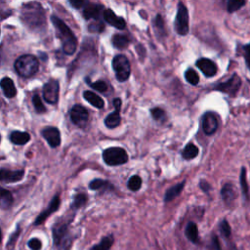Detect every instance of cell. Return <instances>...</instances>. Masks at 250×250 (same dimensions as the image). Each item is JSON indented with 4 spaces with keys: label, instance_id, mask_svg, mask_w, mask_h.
I'll use <instances>...</instances> for the list:
<instances>
[{
    "label": "cell",
    "instance_id": "obj_3",
    "mask_svg": "<svg viewBox=\"0 0 250 250\" xmlns=\"http://www.w3.org/2000/svg\"><path fill=\"white\" fill-rule=\"evenodd\" d=\"M15 68L21 76L30 77L38 71L39 62L32 55H22L15 62Z\"/></svg>",
    "mask_w": 250,
    "mask_h": 250
},
{
    "label": "cell",
    "instance_id": "obj_44",
    "mask_svg": "<svg viewBox=\"0 0 250 250\" xmlns=\"http://www.w3.org/2000/svg\"><path fill=\"white\" fill-rule=\"evenodd\" d=\"M69 3L75 9H80V8H84V6L87 4V1H83V0H70Z\"/></svg>",
    "mask_w": 250,
    "mask_h": 250
},
{
    "label": "cell",
    "instance_id": "obj_1",
    "mask_svg": "<svg viewBox=\"0 0 250 250\" xmlns=\"http://www.w3.org/2000/svg\"><path fill=\"white\" fill-rule=\"evenodd\" d=\"M51 21L57 30V35L60 38L62 50L66 55H72L77 47V40L70 28L58 17L52 16Z\"/></svg>",
    "mask_w": 250,
    "mask_h": 250
},
{
    "label": "cell",
    "instance_id": "obj_38",
    "mask_svg": "<svg viewBox=\"0 0 250 250\" xmlns=\"http://www.w3.org/2000/svg\"><path fill=\"white\" fill-rule=\"evenodd\" d=\"M88 83L93 89H95L96 91H98L100 93H104L107 90V84L103 80H99V81H96V82L88 81Z\"/></svg>",
    "mask_w": 250,
    "mask_h": 250
},
{
    "label": "cell",
    "instance_id": "obj_30",
    "mask_svg": "<svg viewBox=\"0 0 250 250\" xmlns=\"http://www.w3.org/2000/svg\"><path fill=\"white\" fill-rule=\"evenodd\" d=\"M239 183H240V188L242 190V193L244 197L248 200L249 199V187L247 183V170L245 167H241L240 170V175H239Z\"/></svg>",
    "mask_w": 250,
    "mask_h": 250
},
{
    "label": "cell",
    "instance_id": "obj_23",
    "mask_svg": "<svg viewBox=\"0 0 250 250\" xmlns=\"http://www.w3.org/2000/svg\"><path fill=\"white\" fill-rule=\"evenodd\" d=\"M83 97L84 99L89 103L91 104L93 106L97 107V108H103L104 105V100L97 94H95L94 92L92 91H85L83 93Z\"/></svg>",
    "mask_w": 250,
    "mask_h": 250
},
{
    "label": "cell",
    "instance_id": "obj_7",
    "mask_svg": "<svg viewBox=\"0 0 250 250\" xmlns=\"http://www.w3.org/2000/svg\"><path fill=\"white\" fill-rule=\"evenodd\" d=\"M188 21H189V17H188V8L183 2H179L177 7L176 19L174 22L175 31L181 36L187 35L189 31Z\"/></svg>",
    "mask_w": 250,
    "mask_h": 250
},
{
    "label": "cell",
    "instance_id": "obj_9",
    "mask_svg": "<svg viewBox=\"0 0 250 250\" xmlns=\"http://www.w3.org/2000/svg\"><path fill=\"white\" fill-rule=\"evenodd\" d=\"M70 119L76 126L80 128L85 127L89 119L88 110L80 104H75L70 109Z\"/></svg>",
    "mask_w": 250,
    "mask_h": 250
},
{
    "label": "cell",
    "instance_id": "obj_22",
    "mask_svg": "<svg viewBox=\"0 0 250 250\" xmlns=\"http://www.w3.org/2000/svg\"><path fill=\"white\" fill-rule=\"evenodd\" d=\"M185 233L187 238L192 242V243H198L199 242V233H198V228L195 223L189 222L185 229Z\"/></svg>",
    "mask_w": 250,
    "mask_h": 250
},
{
    "label": "cell",
    "instance_id": "obj_20",
    "mask_svg": "<svg viewBox=\"0 0 250 250\" xmlns=\"http://www.w3.org/2000/svg\"><path fill=\"white\" fill-rule=\"evenodd\" d=\"M185 185H186V181H183V182L171 187L170 188H168L164 195V202H170L173 199H175L177 196H179L181 194V192L183 191Z\"/></svg>",
    "mask_w": 250,
    "mask_h": 250
},
{
    "label": "cell",
    "instance_id": "obj_15",
    "mask_svg": "<svg viewBox=\"0 0 250 250\" xmlns=\"http://www.w3.org/2000/svg\"><path fill=\"white\" fill-rule=\"evenodd\" d=\"M42 136L52 147H57L61 144V135L57 128L46 127L42 130Z\"/></svg>",
    "mask_w": 250,
    "mask_h": 250
},
{
    "label": "cell",
    "instance_id": "obj_40",
    "mask_svg": "<svg viewBox=\"0 0 250 250\" xmlns=\"http://www.w3.org/2000/svg\"><path fill=\"white\" fill-rule=\"evenodd\" d=\"M104 24L100 20L99 21H95L94 22L90 23L89 26H88L89 31H91V32H98V33L102 32L104 30Z\"/></svg>",
    "mask_w": 250,
    "mask_h": 250
},
{
    "label": "cell",
    "instance_id": "obj_18",
    "mask_svg": "<svg viewBox=\"0 0 250 250\" xmlns=\"http://www.w3.org/2000/svg\"><path fill=\"white\" fill-rule=\"evenodd\" d=\"M59 205H60V199H59V196H55V197L52 199V201L50 202L49 207H48L44 212H42V213L37 217V219H36V220H35V222H34V225L42 224V223L47 219V217H48L49 215H51L53 212H55V211L58 209Z\"/></svg>",
    "mask_w": 250,
    "mask_h": 250
},
{
    "label": "cell",
    "instance_id": "obj_13",
    "mask_svg": "<svg viewBox=\"0 0 250 250\" xmlns=\"http://www.w3.org/2000/svg\"><path fill=\"white\" fill-rule=\"evenodd\" d=\"M103 18L105 22H107L109 25L122 30L126 27V21L122 17H118L112 10L110 9H104Z\"/></svg>",
    "mask_w": 250,
    "mask_h": 250
},
{
    "label": "cell",
    "instance_id": "obj_29",
    "mask_svg": "<svg viewBox=\"0 0 250 250\" xmlns=\"http://www.w3.org/2000/svg\"><path fill=\"white\" fill-rule=\"evenodd\" d=\"M113 242H114V237L112 234H109V235L104 236L102 240L98 244H95L90 250H109Z\"/></svg>",
    "mask_w": 250,
    "mask_h": 250
},
{
    "label": "cell",
    "instance_id": "obj_26",
    "mask_svg": "<svg viewBox=\"0 0 250 250\" xmlns=\"http://www.w3.org/2000/svg\"><path fill=\"white\" fill-rule=\"evenodd\" d=\"M30 139V136L26 132H21V131H14L10 135V140L13 144L15 145H24L26 144Z\"/></svg>",
    "mask_w": 250,
    "mask_h": 250
},
{
    "label": "cell",
    "instance_id": "obj_45",
    "mask_svg": "<svg viewBox=\"0 0 250 250\" xmlns=\"http://www.w3.org/2000/svg\"><path fill=\"white\" fill-rule=\"evenodd\" d=\"M212 246H213L214 250H222V247H221V244H220V241H219L217 235L212 236Z\"/></svg>",
    "mask_w": 250,
    "mask_h": 250
},
{
    "label": "cell",
    "instance_id": "obj_35",
    "mask_svg": "<svg viewBox=\"0 0 250 250\" xmlns=\"http://www.w3.org/2000/svg\"><path fill=\"white\" fill-rule=\"evenodd\" d=\"M150 114H151V117L155 121L163 122V121L166 120V112L161 107H152V108H150Z\"/></svg>",
    "mask_w": 250,
    "mask_h": 250
},
{
    "label": "cell",
    "instance_id": "obj_43",
    "mask_svg": "<svg viewBox=\"0 0 250 250\" xmlns=\"http://www.w3.org/2000/svg\"><path fill=\"white\" fill-rule=\"evenodd\" d=\"M199 188H200V189L203 191V192H205V193H209V191L211 190V185L206 181V180H201L200 182H199Z\"/></svg>",
    "mask_w": 250,
    "mask_h": 250
},
{
    "label": "cell",
    "instance_id": "obj_6",
    "mask_svg": "<svg viewBox=\"0 0 250 250\" xmlns=\"http://www.w3.org/2000/svg\"><path fill=\"white\" fill-rule=\"evenodd\" d=\"M111 64L115 77L119 82H125L129 79L131 74V64L125 55H116L113 58Z\"/></svg>",
    "mask_w": 250,
    "mask_h": 250
},
{
    "label": "cell",
    "instance_id": "obj_27",
    "mask_svg": "<svg viewBox=\"0 0 250 250\" xmlns=\"http://www.w3.org/2000/svg\"><path fill=\"white\" fill-rule=\"evenodd\" d=\"M111 43H112V45H113L116 49L122 50V49H125V48L129 45L130 40H129V38H128L126 35L117 33V34H114V35L111 37Z\"/></svg>",
    "mask_w": 250,
    "mask_h": 250
},
{
    "label": "cell",
    "instance_id": "obj_39",
    "mask_svg": "<svg viewBox=\"0 0 250 250\" xmlns=\"http://www.w3.org/2000/svg\"><path fill=\"white\" fill-rule=\"evenodd\" d=\"M32 103H33V105H34V107H35V109H36V111L38 113L45 112V110H46L45 106H44L43 103L41 102V99H40V97L38 95H34L32 97Z\"/></svg>",
    "mask_w": 250,
    "mask_h": 250
},
{
    "label": "cell",
    "instance_id": "obj_16",
    "mask_svg": "<svg viewBox=\"0 0 250 250\" xmlns=\"http://www.w3.org/2000/svg\"><path fill=\"white\" fill-rule=\"evenodd\" d=\"M23 177V170H8L0 169V182L15 183Z\"/></svg>",
    "mask_w": 250,
    "mask_h": 250
},
{
    "label": "cell",
    "instance_id": "obj_42",
    "mask_svg": "<svg viewBox=\"0 0 250 250\" xmlns=\"http://www.w3.org/2000/svg\"><path fill=\"white\" fill-rule=\"evenodd\" d=\"M28 246L32 250H40L41 249V241L37 238H32L28 241Z\"/></svg>",
    "mask_w": 250,
    "mask_h": 250
},
{
    "label": "cell",
    "instance_id": "obj_47",
    "mask_svg": "<svg viewBox=\"0 0 250 250\" xmlns=\"http://www.w3.org/2000/svg\"><path fill=\"white\" fill-rule=\"evenodd\" d=\"M0 241H1V230H0Z\"/></svg>",
    "mask_w": 250,
    "mask_h": 250
},
{
    "label": "cell",
    "instance_id": "obj_36",
    "mask_svg": "<svg viewBox=\"0 0 250 250\" xmlns=\"http://www.w3.org/2000/svg\"><path fill=\"white\" fill-rule=\"evenodd\" d=\"M219 229L225 238H229V236L231 235V228L226 219L222 220L219 224Z\"/></svg>",
    "mask_w": 250,
    "mask_h": 250
},
{
    "label": "cell",
    "instance_id": "obj_8",
    "mask_svg": "<svg viewBox=\"0 0 250 250\" xmlns=\"http://www.w3.org/2000/svg\"><path fill=\"white\" fill-rule=\"evenodd\" d=\"M241 86V78L236 73H233L228 80L220 82L214 86V90L223 92L229 97H234Z\"/></svg>",
    "mask_w": 250,
    "mask_h": 250
},
{
    "label": "cell",
    "instance_id": "obj_17",
    "mask_svg": "<svg viewBox=\"0 0 250 250\" xmlns=\"http://www.w3.org/2000/svg\"><path fill=\"white\" fill-rule=\"evenodd\" d=\"M221 195L224 203L228 206L231 205L236 198V191L234 186L230 183H226L221 189Z\"/></svg>",
    "mask_w": 250,
    "mask_h": 250
},
{
    "label": "cell",
    "instance_id": "obj_33",
    "mask_svg": "<svg viewBox=\"0 0 250 250\" xmlns=\"http://www.w3.org/2000/svg\"><path fill=\"white\" fill-rule=\"evenodd\" d=\"M185 78L189 84H191L193 86H196L199 83V76H198L197 72L192 68H188L186 70Z\"/></svg>",
    "mask_w": 250,
    "mask_h": 250
},
{
    "label": "cell",
    "instance_id": "obj_28",
    "mask_svg": "<svg viewBox=\"0 0 250 250\" xmlns=\"http://www.w3.org/2000/svg\"><path fill=\"white\" fill-rule=\"evenodd\" d=\"M13 203V196L12 193L0 187V208L1 209H8Z\"/></svg>",
    "mask_w": 250,
    "mask_h": 250
},
{
    "label": "cell",
    "instance_id": "obj_41",
    "mask_svg": "<svg viewBox=\"0 0 250 250\" xmlns=\"http://www.w3.org/2000/svg\"><path fill=\"white\" fill-rule=\"evenodd\" d=\"M242 56L245 60L247 67L250 69V43L242 46Z\"/></svg>",
    "mask_w": 250,
    "mask_h": 250
},
{
    "label": "cell",
    "instance_id": "obj_14",
    "mask_svg": "<svg viewBox=\"0 0 250 250\" xmlns=\"http://www.w3.org/2000/svg\"><path fill=\"white\" fill-rule=\"evenodd\" d=\"M195 64L206 77H213L217 73V64L210 59L200 58L196 61Z\"/></svg>",
    "mask_w": 250,
    "mask_h": 250
},
{
    "label": "cell",
    "instance_id": "obj_21",
    "mask_svg": "<svg viewBox=\"0 0 250 250\" xmlns=\"http://www.w3.org/2000/svg\"><path fill=\"white\" fill-rule=\"evenodd\" d=\"M0 87L6 97H8V98L15 97L17 90H16L15 84L11 78H9V77L2 78V80L0 81Z\"/></svg>",
    "mask_w": 250,
    "mask_h": 250
},
{
    "label": "cell",
    "instance_id": "obj_24",
    "mask_svg": "<svg viewBox=\"0 0 250 250\" xmlns=\"http://www.w3.org/2000/svg\"><path fill=\"white\" fill-rule=\"evenodd\" d=\"M104 125L109 128L113 129L119 126L121 122V116H120V109H115L113 112L109 113L105 118H104Z\"/></svg>",
    "mask_w": 250,
    "mask_h": 250
},
{
    "label": "cell",
    "instance_id": "obj_4",
    "mask_svg": "<svg viewBox=\"0 0 250 250\" xmlns=\"http://www.w3.org/2000/svg\"><path fill=\"white\" fill-rule=\"evenodd\" d=\"M103 159L109 166H118L128 161V154L123 147L110 146L103 151Z\"/></svg>",
    "mask_w": 250,
    "mask_h": 250
},
{
    "label": "cell",
    "instance_id": "obj_34",
    "mask_svg": "<svg viewBox=\"0 0 250 250\" xmlns=\"http://www.w3.org/2000/svg\"><path fill=\"white\" fill-rule=\"evenodd\" d=\"M246 4L244 0H229L227 2V11L229 13H234Z\"/></svg>",
    "mask_w": 250,
    "mask_h": 250
},
{
    "label": "cell",
    "instance_id": "obj_37",
    "mask_svg": "<svg viewBox=\"0 0 250 250\" xmlns=\"http://www.w3.org/2000/svg\"><path fill=\"white\" fill-rule=\"evenodd\" d=\"M86 202H87V196L84 193H80V194L75 195L71 207L77 209V208H80L83 205H85Z\"/></svg>",
    "mask_w": 250,
    "mask_h": 250
},
{
    "label": "cell",
    "instance_id": "obj_5",
    "mask_svg": "<svg viewBox=\"0 0 250 250\" xmlns=\"http://www.w3.org/2000/svg\"><path fill=\"white\" fill-rule=\"evenodd\" d=\"M54 243L57 250H69L71 245V235L65 224H58L53 229Z\"/></svg>",
    "mask_w": 250,
    "mask_h": 250
},
{
    "label": "cell",
    "instance_id": "obj_31",
    "mask_svg": "<svg viewBox=\"0 0 250 250\" xmlns=\"http://www.w3.org/2000/svg\"><path fill=\"white\" fill-rule=\"evenodd\" d=\"M89 188L93 190H98V189H112L113 186L104 180L102 179H95L89 184Z\"/></svg>",
    "mask_w": 250,
    "mask_h": 250
},
{
    "label": "cell",
    "instance_id": "obj_12",
    "mask_svg": "<svg viewBox=\"0 0 250 250\" xmlns=\"http://www.w3.org/2000/svg\"><path fill=\"white\" fill-rule=\"evenodd\" d=\"M104 7L98 3H90L87 4L83 8V17L86 20H95L99 21L101 16L104 14Z\"/></svg>",
    "mask_w": 250,
    "mask_h": 250
},
{
    "label": "cell",
    "instance_id": "obj_19",
    "mask_svg": "<svg viewBox=\"0 0 250 250\" xmlns=\"http://www.w3.org/2000/svg\"><path fill=\"white\" fill-rule=\"evenodd\" d=\"M152 26L154 29V33L159 40L164 39L167 36V33L165 31V26H164V21L160 14H157L156 17L154 18Z\"/></svg>",
    "mask_w": 250,
    "mask_h": 250
},
{
    "label": "cell",
    "instance_id": "obj_11",
    "mask_svg": "<svg viewBox=\"0 0 250 250\" xmlns=\"http://www.w3.org/2000/svg\"><path fill=\"white\" fill-rule=\"evenodd\" d=\"M43 97L45 101L51 104L58 102L59 99V82L57 80L48 81L43 87Z\"/></svg>",
    "mask_w": 250,
    "mask_h": 250
},
{
    "label": "cell",
    "instance_id": "obj_32",
    "mask_svg": "<svg viewBox=\"0 0 250 250\" xmlns=\"http://www.w3.org/2000/svg\"><path fill=\"white\" fill-rule=\"evenodd\" d=\"M142 187V178L139 175H133L127 182V188L131 191H138Z\"/></svg>",
    "mask_w": 250,
    "mask_h": 250
},
{
    "label": "cell",
    "instance_id": "obj_25",
    "mask_svg": "<svg viewBox=\"0 0 250 250\" xmlns=\"http://www.w3.org/2000/svg\"><path fill=\"white\" fill-rule=\"evenodd\" d=\"M199 153V148L193 144V143H188L185 146L182 151V157L185 160H191L195 158Z\"/></svg>",
    "mask_w": 250,
    "mask_h": 250
},
{
    "label": "cell",
    "instance_id": "obj_2",
    "mask_svg": "<svg viewBox=\"0 0 250 250\" xmlns=\"http://www.w3.org/2000/svg\"><path fill=\"white\" fill-rule=\"evenodd\" d=\"M23 21L30 27H40L45 22L42 6L36 2L28 3L22 7Z\"/></svg>",
    "mask_w": 250,
    "mask_h": 250
},
{
    "label": "cell",
    "instance_id": "obj_10",
    "mask_svg": "<svg viewBox=\"0 0 250 250\" xmlns=\"http://www.w3.org/2000/svg\"><path fill=\"white\" fill-rule=\"evenodd\" d=\"M201 124H202V130L205 135H208V136L213 135L218 130V127H219V121L216 113H214L213 111L206 112L202 116Z\"/></svg>",
    "mask_w": 250,
    "mask_h": 250
},
{
    "label": "cell",
    "instance_id": "obj_46",
    "mask_svg": "<svg viewBox=\"0 0 250 250\" xmlns=\"http://www.w3.org/2000/svg\"><path fill=\"white\" fill-rule=\"evenodd\" d=\"M113 106L115 109H121V105H122V102H121V99L119 98H115L113 99Z\"/></svg>",
    "mask_w": 250,
    "mask_h": 250
}]
</instances>
